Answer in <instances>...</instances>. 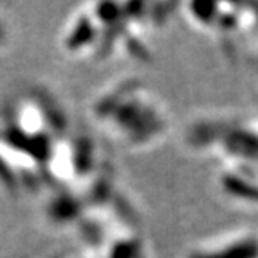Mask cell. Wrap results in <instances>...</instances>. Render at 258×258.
Instances as JSON below:
<instances>
[{"label": "cell", "mask_w": 258, "mask_h": 258, "mask_svg": "<svg viewBox=\"0 0 258 258\" xmlns=\"http://www.w3.org/2000/svg\"><path fill=\"white\" fill-rule=\"evenodd\" d=\"M252 244L239 235H226L195 246L187 258H250Z\"/></svg>", "instance_id": "1"}]
</instances>
